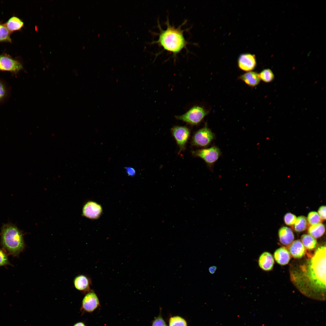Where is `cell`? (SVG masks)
Wrapping results in <instances>:
<instances>
[{
  "label": "cell",
  "mask_w": 326,
  "mask_h": 326,
  "mask_svg": "<svg viewBox=\"0 0 326 326\" xmlns=\"http://www.w3.org/2000/svg\"><path fill=\"white\" fill-rule=\"evenodd\" d=\"M326 246H319L313 254L292 264L291 281L297 289L309 298L323 301L326 297Z\"/></svg>",
  "instance_id": "6da1fadb"
},
{
  "label": "cell",
  "mask_w": 326,
  "mask_h": 326,
  "mask_svg": "<svg viewBox=\"0 0 326 326\" xmlns=\"http://www.w3.org/2000/svg\"><path fill=\"white\" fill-rule=\"evenodd\" d=\"M158 22V27L159 32L158 34V40L152 43H156L163 49L172 54L174 57H176L183 49L186 48L188 42L184 35V30L182 26L186 21L180 26L175 27L170 23L168 19L166 22L167 27L164 30Z\"/></svg>",
  "instance_id": "7a4b0ae2"
},
{
  "label": "cell",
  "mask_w": 326,
  "mask_h": 326,
  "mask_svg": "<svg viewBox=\"0 0 326 326\" xmlns=\"http://www.w3.org/2000/svg\"><path fill=\"white\" fill-rule=\"evenodd\" d=\"M0 235L2 248L8 255L18 256L25 247L22 231L15 225L8 223L3 225Z\"/></svg>",
  "instance_id": "3957f363"
},
{
  "label": "cell",
  "mask_w": 326,
  "mask_h": 326,
  "mask_svg": "<svg viewBox=\"0 0 326 326\" xmlns=\"http://www.w3.org/2000/svg\"><path fill=\"white\" fill-rule=\"evenodd\" d=\"M207 114V111L203 107L195 106L184 114L175 117L178 120L191 125H195L199 124Z\"/></svg>",
  "instance_id": "277c9868"
},
{
  "label": "cell",
  "mask_w": 326,
  "mask_h": 326,
  "mask_svg": "<svg viewBox=\"0 0 326 326\" xmlns=\"http://www.w3.org/2000/svg\"><path fill=\"white\" fill-rule=\"evenodd\" d=\"M214 138V133L206 125L194 133L191 143L195 146L205 147L209 145Z\"/></svg>",
  "instance_id": "5b68a950"
},
{
  "label": "cell",
  "mask_w": 326,
  "mask_h": 326,
  "mask_svg": "<svg viewBox=\"0 0 326 326\" xmlns=\"http://www.w3.org/2000/svg\"><path fill=\"white\" fill-rule=\"evenodd\" d=\"M192 154L195 157L203 159L208 166L211 167L220 157L221 152L218 147L213 146L209 148L193 151Z\"/></svg>",
  "instance_id": "8992f818"
},
{
  "label": "cell",
  "mask_w": 326,
  "mask_h": 326,
  "mask_svg": "<svg viewBox=\"0 0 326 326\" xmlns=\"http://www.w3.org/2000/svg\"><path fill=\"white\" fill-rule=\"evenodd\" d=\"M171 131L179 147V153H181L185 149L190 136V130L186 126H176L171 128Z\"/></svg>",
  "instance_id": "52a82bcc"
},
{
  "label": "cell",
  "mask_w": 326,
  "mask_h": 326,
  "mask_svg": "<svg viewBox=\"0 0 326 326\" xmlns=\"http://www.w3.org/2000/svg\"><path fill=\"white\" fill-rule=\"evenodd\" d=\"M23 66L19 61L5 53L0 55V70L16 73L22 69Z\"/></svg>",
  "instance_id": "ba28073f"
},
{
  "label": "cell",
  "mask_w": 326,
  "mask_h": 326,
  "mask_svg": "<svg viewBox=\"0 0 326 326\" xmlns=\"http://www.w3.org/2000/svg\"><path fill=\"white\" fill-rule=\"evenodd\" d=\"M99 299L96 294L92 291L88 292L83 299L81 309L84 312L91 313L100 306Z\"/></svg>",
  "instance_id": "9c48e42d"
},
{
  "label": "cell",
  "mask_w": 326,
  "mask_h": 326,
  "mask_svg": "<svg viewBox=\"0 0 326 326\" xmlns=\"http://www.w3.org/2000/svg\"><path fill=\"white\" fill-rule=\"evenodd\" d=\"M102 211L101 206L98 203L88 201L84 205L82 210V215L91 219H96L100 217Z\"/></svg>",
  "instance_id": "30bf717a"
},
{
  "label": "cell",
  "mask_w": 326,
  "mask_h": 326,
  "mask_svg": "<svg viewBox=\"0 0 326 326\" xmlns=\"http://www.w3.org/2000/svg\"><path fill=\"white\" fill-rule=\"evenodd\" d=\"M238 64L239 67L242 70L250 71L253 70L256 66L255 56L251 54H242L239 57Z\"/></svg>",
  "instance_id": "8fae6325"
},
{
  "label": "cell",
  "mask_w": 326,
  "mask_h": 326,
  "mask_svg": "<svg viewBox=\"0 0 326 326\" xmlns=\"http://www.w3.org/2000/svg\"><path fill=\"white\" fill-rule=\"evenodd\" d=\"M289 245V252L294 258L300 259L306 253L305 248L300 240H295Z\"/></svg>",
  "instance_id": "7c38bea8"
},
{
  "label": "cell",
  "mask_w": 326,
  "mask_h": 326,
  "mask_svg": "<svg viewBox=\"0 0 326 326\" xmlns=\"http://www.w3.org/2000/svg\"><path fill=\"white\" fill-rule=\"evenodd\" d=\"M258 265L262 270L268 271L273 268L274 260L272 254L267 252L263 253L259 257Z\"/></svg>",
  "instance_id": "4fadbf2b"
},
{
  "label": "cell",
  "mask_w": 326,
  "mask_h": 326,
  "mask_svg": "<svg viewBox=\"0 0 326 326\" xmlns=\"http://www.w3.org/2000/svg\"><path fill=\"white\" fill-rule=\"evenodd\" d=\"M279 240L281 244L285 245H290L293 241L294 235L292 229L289 227L283 226L278 231Z\"/></svg>",
  "instance_id": "5bb4252c"
},
{
  "label": "cell",
  "mask_w": 326,
  "mask_h": 326,
  "mask_svg": "<svg viewBox=\"0 0 326 326\" xmlns=\"http://www.w3.org/2000/svg\"><path fill=\"white\" fill-rule=\"evenodd\" d=\"M73 283L75 288L78 290L88 292L91 291L89 279L85 275H80L76 276L74 280Z\"/></svg>",
  "instance_id": "9a60e30c"
},
{
  "label": "cell",
  "mask_w": 326,
  "mask_h": 326,
  "mask_svg": "<svg viewBox=\"0 0 326 326\" xmlns=\"http://www.w3.org/2000/svg\"><path fill=\"white\" fill-rule=\"evenodd\" d=\"M274 257L276 262L281 265L287 264L291 258L289 252L285 247L277 249L274 253Z\"/></svg>",
  "instance_id": "2e32d148"
},
{
  "label": "cell",
  "mask_w": 326,
  "mask_h": 326,
  "mask_svg": "<svg viewBox=\"0 0 326 326\" xmlns=\"http://www.w3.org/2000/svg\"><path fill=\"white\" fill-rule=\"evenodd\" d=\"M239 78L247 85L251 87L256 86L260 81L259 74L255 72L251 71L244 73L241 75Z\"/></svg>",
  "instance_id": "e0dca14e"
},
{
  "label": "cell",
  "mask_w": 326,
  "mask_h": 326,
  "mask_svg": "<svg viewBox=\"0 0 326 326\" xmlns=\"http://www.w3.org/2000/svg\"><path fill=\"white\" fill-rule=\"evenodd\" d=\"M4 24L11 33L14 31L21 29L24 26V23L19 18L13 16L11 17Z\"/></svg>",
  "instance_id": "ac0fdd59"
},
{
  "label": "cell",
  "mask_w": 326,
  "mask_h": 326,
  "mask_svg": "<svg viewBox=\"0 0 326 326\" xmlns=\"http://www.w3.org/2000/svg\"><path fill=\"white\" fill-rule=\"evenodd\" d=\"M308 227V233L315 238L321 237L325 231V226L321 223L310 225Z\"/></svg>",
  "instance_id": "d6986e66"
},
{
  "label": "cell",
  "mask_w": 326,
  "mask_h": 326,
  "mask_svg": "<svg viewBox=\"0 0 326 326\" xmlns=\"http://www.w3.org/2000/svg\"><path fill=\"white\" fill-rule=\"evenodd\" d=\"M301 242L307 250L311 251L316 247L317 242L315 238L309 234H305L301 237Z\"/></svg>",
  "instance_id": "ffe728a7"
},
{
  "label": "cell",
  "mask_w": 326,
  "mask_h": 326,
  "mask_svg": "<svg viewBox=\"0 0 326 326\" xmlns=\"http://www.w3.org/2000/svg\"><path fill=\"white\" fill-rule=\"evenodd\" d=\"M308 225L306 217L302 216L297 218L293 227L295 231L300 232L305 231L309 226Z\"/></svg>",
  "instance_id": "44dd1931"
},
{
  "label": "cell",
  "mask_w": 326,
  "mask_h": 326,
  "mask_svg": "<svg viewBox=\"0 0 326 326\" xmlns=\"http://www.w3.org/2000/svg\"><path fill=\"white\" fill-rule=\"evenodd\" d=\"M11 33L8 30L4 24L0 23V42L11 43Z\"/></svg>",
  "instance_id": "7402d4cb"
},
{
  "label": "cell",
  "mask_w": 326,
  "mask_h": 326,
  "mask_svg": "<svg viewBox=\"0 0 326 326\" xmlns=\"http://www.w3.org/2000/svg\"><path fill=\"white\" fill-rule=\"evenodd\" d=\"M169 326H187L186 321L178 316L171 317L169 321Z\"/></svg>",
  "instance_id": "603a6c76"
},
{
  "label": "cell",
  "mask_w": 326,
  "mask_h": 326,
  "mask_svg": "<svg viewBox=\"0 0 326 326\" xmlns=\"http://www.w3.org/2000/svg\"><path fill=\"white\" fill-rule=\"evenodd\" d=\"M307 219L309 225L321 223L323 221L318 213L315 211L310 212Z\"/></svg>",
  "instance_id": "cb8c5ba5"
},
{
  "label": "cell",
  "mask_w": 326,
  "mask_h": 326,
  "mask_svg": "<svg viewBox=\"0 0 326 326\" xmlns=\"http://www.w3.org/2000/svg\"><path fill=\"white\" fill-rule=\"evenodd\" d=\"M258 74L260 79L266 82H271L274 78L272 72L269 69L264 70Z\"/></svg>",
  "instance_id": "d4e9b609"
},
{
  "label": "cell",
  "mask_w": 326,
  "mask_h": 326,
  "mask_svg": "<svg viewBox=\"0 0 326 326\" xmlns=\"http://www.w3.org/2000/svg\"><path fill=\"white\" fill-rule=\"evenodd\" d=\"M8 255L5 250L0 248V267L12 265L9 261Z\"/></svg>",
  "instance_id": "484cf974"
},
{
  "label": "cell",
  "mask_w": 326,
  "mask_h": 326,
  "mask_svg": "<svg viewBox=\"0 0 326 326\" xmlns=\"http://www.w3.org/2000/svg\"><path fill=\"white\" fill-rule=\"evenodd\" d=\"M296 216L290 213H286L284 217L285 223L287 225L289 226H293L296 221Z\"/></svg>",
  "instance_id": "4316f807"
},
{
  "label": "cell",
  "mask_w": 326,
  "mask_h": 326,
  "mask_svg": "<svg viewBox=\"0 0 326 326\" xmlns=\"http://www.w3.org/2000/svg\"><path fill=\"white\" fill-rule=\"evenodd\" d=\"M151 326H168L161 315V311L153 321Z\"/></svg>",
  "instance_id": "83f0119b"
},
{
  "label": "cell",
  "mask_w": 326,
  "mask_h": 326,
  "mask_svg": "<svg viewBox=\"0 0 326 326\" xmlns=\"http://www.w3.org/2000/svg\"><path fill=\"white\" fill-rule=\"evenodd\" d=\"M318 213L322 221L326 219V206H322L319 208L318 211Z\"/></svg>",
  "instance_id": "f1b7e54d"
},
{
  "label": "cell",
  "mask_w": 326,
  "mask_h": 326,
  "mask_svg": "<svg viewBox=\"0 0 326 326\" xmlns=\"http://www.w3.org/2000/svg\"><path fill=\"white\" fill-rule=\"evenodd\" d=\"M6 94L5 87L2 82L0 81V101L5 97Z\"/></svg>",
  "instance_id": "f546056e"
},
{
  "label": "cell",
  "mask_w": 326,
  "mask_h": 326,
  "mask_svg": "<svg viewBox=\"0 0 326 326\" xmlns=\"http://www.w3.org/2000/svg\"><path fill=\"white\" fill-rule=\"evenodd\" d=\"M126 171L127 173L130 176H133L135 174V170L131 167L127 168H126Z\"/></svg>",
  "instance_id": "4dcf8cb0"
},
{
  "label": "cell",
  "mask_w": 326,
  "mask_h": 326,
  "mask_svg": "<svg viewBox=\"0 0 326 326\" xmlns=\"http://www.w3.org/2000/svg\"><path fill=\"white\" fill-rule=\"evenodd\" d=\"M217 267L216 266H213L210 267L209 269V271L210 273L212 274H214L216 272Z\"/></svg>",
  "instance_id": "1f68e13d"
},
{
  "label": "cell",
  "mask_w": 326,
  "mask_h": 326,
  "mask_svg": "<svg viewBox=\"0 0 326 326\" xmlns=\"http://www.w3.org/2000/svg\"><path fill=\"white\" fill-rule=\"evenodd\" d=\"M73 326H86L83 322H78L75 324Z\"/></svg>",
  "instance_id": "d6a6232c"
}]
</instances>
